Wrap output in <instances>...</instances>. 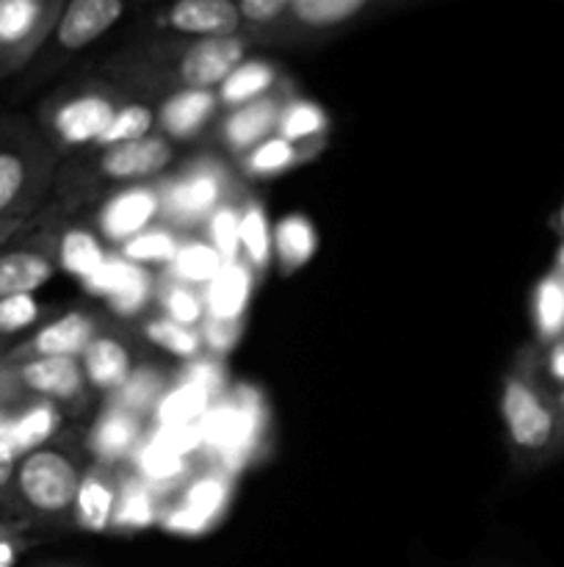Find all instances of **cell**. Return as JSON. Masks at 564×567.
<instances>
[{
  "label": "cell",
  "mask_w": 564,
  "mask_h": 567,
  "mask_svg": "<svg viewBox=\"0 0 564 567\" xmlns=\"http://www.w3.org/2000/svg\"><path fill=\"white\" fill-rule=\"evenodd\" d=\"M42 219H44V210H39V214L9 216V219H0V249H6L11 241H17L20 236L31 233L33 227L42 225Z\"/></svg>",
  "instance_id": "cell-46"
},
{
  "label": "cell",
  "mask_w": 564,
  "mask_h": 567,
  "mask_svg": "<svg viewBox=\"0 0 564 567\" xmlns=\"http://www.w3.org/2000/svg\"><path fill=\"white\" fill-rule=\"evenodd\" d=\"M205 233H208V241L213 244L216 252L224 258V264L241 260V208L236 203L224 199L205 221Z\"/></svg>",
  "instance_id": "cell-40"
},
{
  "label": "cell",
  "mask_w": 564,
  "mask_h": 567,
  "mask_svg": "<svg viewBox=\"0 0 564 567\" xmlns=\"http://www.w3.org/2000/svg\"><path fill=\"white\" fill-rule=\"evenodd\" d=\"M227 199V172L213 161H199L160 186V219L175 230L205 225Z\"/></svg>",
  "instance_id": "cell-9"
},
{
  "label": "cell",
  "mask_w": 564,
  "mask_h": 567,
  "mask_svg": "<svg viewBox=\"0 0 564 567\" xmlns=\"http://www.w3.org/2000/svg\"><path fill=\"white\" fill-rule=\"evenodd\" d=\"M155 291H158V280H155V275L149 269H144V266H138L136 275L130 277V282H127L116 297L108 299L111 313L122 316V319H133V316L147 310V305L155 299Z\"/></svg>",
  "instance_id": "cell-43"
},
{
  "label": "cell",
  "mask_w": 564,
  "mask_h": 567,
  "mask_svg": "<svg viewBox=\"0 0 564 567\" xmlns=\"http://www.w3.org/2000/svg\"><path fill=\"white\" fill-rule=\"evenodd\" d=\"M119 109V97L108 86H81L55 97L44 109V133L50 147L81 150L94 147L111 116Z\"/></svg>",
  "instance_id": "cell-6"
},
{
  "label": "cell",
  "mask_w": 564,
  "mask_h": 567,
  "mask_svg": "<svg viewBox=\"0 0 564 567\" xmlns=\"http://www.w3.org/2000/svg\"><path fill=\"white\" fill-rule=\"evenodd\" d=\"M130 460L133 474L142 476L144 482H149L160 493L180 485L188 476V471H191V457H182L175 449L166 446L153 430H149V435H144V441L138 443L136 454Z\"/></svg>",
  "instance_id": "cell-25"
},
{
  "label": "cell",
  "mask_w": 564,
  "mask_h": 567,
  "mask_svg": "<svg viewBox=\"0 0 564 567\" xmlns=\"http://www.w3.org/2000/svg\"><path fill=\"white\" fill-rule=\"evenodd\" d=\"M55 169V150L22 122L0 125V219L39 214Z\"/></svg>",
  "instance_id": "cell-4"
},
{
  "label": "cell",
  "mask_w": 564,
  "mask_h": 567,
  "mask_svg": "<svg viewBox=\"0 0 564 567\" xmlns=\"http://www.w3.org/2000/svg\"><path fill=\"white\" fill-rule=\"evenodd\" d=\"M175 161L169 138L147 136L138 142L114 144V147L100 150L94 161V175L105 183H147L153 177L164 175L169 164Z\"/></svg>",
  "instance_id": "cell-15"
},
{
  "label": "cell",
  "mask_w": 564,
  "mask_h": 567,
  "mask_svg": "<svg viewBox=\"0 0 564 567\" xmlns=\"http://www.w3.org/2000/svg\"><path fill=\"white\" fill-rule=\"evenodd\" d=\"M81 365L86 385L103 393L119 391L136 369L130 347L116 336H94L86 352L81 354Z\"/></svg>",
  "instance_id": "cell-23"
},
{
  "label": "cell",
  "mask_w": 564,
  "mask_h": 567,
  "mask_svg": "<svg viewBox=\"0 0 564 567\" xmlns=\"http://www.w3.org/2000/svg\"><path fill=\"white\" fill-rule=\"evenodd\" d=\"M22 454L17 452V446L6 437H0V504H3L6 493H9L11 482H14L17 463H20Z\"/></svg>",
  "instance_id": "cell-47"
},
{
  "label": "cell",
  "mask_w": 564,
  "mask_h": 567,
  "mask_svg": "<svg viewBox=\"0 0 564 567\" xmlns=\"http://www.w3.org/2000/svg\"><path fill=\"white\" fill-rule=\"evenodd\" d=\"M326 131H330V116L324 114L318 103H313V100H288V103H282L276 136L288 138V142L304 150L310 142H321Z\"/></svg>",
  "instance_id": "cell-33"
},
{
  "label": "cell",
  "mask_w": 564,
  "mask_h": 567,
  "mask_svg": "<svg viewBox=\"0 0 564 567\" xmlns=\"http://www.w3.org/2000/svg\"><path fill=\"white\" fill-rule=\"evenodd\" d=\"M254 291V269L243 260H230L221 266L219 275L202 288L205 299V319L221 321H241L247 313L249 299Z\"/></svg>",
  "instance_id": "cell-22"
},
{
  "label": "cell",
  "mask_w": 564,
  "mask_h": 567,
  "mask_svg": "<svg viewBox=\"0 0 564 567\" xmlns=\"http://www.w3.org/2000/svg\"><path fill=\"white\" fill-rule=\"evenodd\" d=\"M55 271V233L42 225L33 227L31 233L0 249V299L39 291L53 280Z\"/></svg>",
  "instance_id": "cell-12"
},
{
  "label": "cell",
  "mask_w": 564,
  "mask_h": 567,
  "mask_svg": "<svg viewBox=\"0 0 564 567\" xmlns=\"http://www.w3.org/2000/svg\"><path fill=\"white\" fill-rule=\"evenodd\" d=\"M318 249V233L304 214H288L274 225V252L285 275L302 269Z\"/></svg>",
  "instance_id": "cell-30"
},
{
  "label": "cell",
  "mask_w": 564,
  "mask_h": 567,
  "mask_svg": "<svg viewBox=\"0 0 564 567\" xmlns=\"http://www.w3.org/2000/svg\"><path fill=\"white\" fill-rule=\"evenodd\" d=\"M280 114H282V97L274 92L254 100V103L241 105V109H232L219 125L221 144H224L230 153L247 155L249 150L258 147L260 142H265V138L276 131V125H280Z\"/></svg>",
  "instance_id": "cell-19"
},
{
  "label": "cell",
  "mask_w": 564,
  "mask_h": 567,
  "mask_svg": "<svg viewBox=\"0 0 564 567\" xmlns=\"http://www.w3.org/2000/svg\"><path fill=\"white\" fill-rule=\"evenodd\" d=\"M160 496L164 493L155 491L142 476H119V496H116L114 509L116 529H144V526L153 524L160 509H164Z\"/></svg>",
  "instance_id": "cell-28"
},
{
  "label": "cell",
  "mask_w": 564,
  "mask_h": 567,
  "mask_svg": "<svg viewBox=\"0 0 564 567\" xmlns=\"http://www.w3.org/2000/svg\"><path fill=\"white\" fill-rule=\"evenodd\" d=\"M116 496H119V476L111 465L94 463L83 474L72 504V520L83 532H108L114 526Z\"/></svg>",
  "instance_id": "cell-20"
},
{
  "label": "cell",
  "mask_w": 564,
  "mask_h": 567,
  "mask_svg": "<svg viewBox=\"0 0 564 567\" xmlns=\"http://www.w3.org/2000/svg\"><path fill=\"white\" fill-rule=\"evenodd\" d=\"M219 111V97L216 92H199V89H177L160 103L158 109V127L164 131V138H188L199 136L208 127Z\"/></svg>",
  "instance_id": "cell-21"
},
{
  "label": "cell",
  "mask_w": 564,
  "mask_h": 567,
  "mask_svg": "<svg viewBox=\"0 0 564 567\" xmlns=\"http://www.w3.org/2000/svg\"><path fill=\"white\" fill-rule=\"evenodd\" d=\"M160 219V186H149V183H133V186L119 188L111 194L103 205H100L97 216H94V230L103 241L127 244L153 227Z\"/></svg>",
  "instance_id": "cell-14"
},
{
  "label": "cell",
  "mask_w": 564,
  "mask_h": 567,
  "mask_svg": "<svg viewBox=\"0 0 564 567\" xmlns=\"http://www.w3.org/2000/svg\"><path fill=\"white\" fill-rule=\"evenodd\" d=\"M158 291H155V297H158V305L160 310H164L166 319L177 321V324L182 327H194V330H199L205 321V299L202 293L197 291V288L191 286H182V282H175L171 277H166V280H158Z\"/></svg>",
  "instance_id": "cell-39"
},
{
  "label": "cell",
  "mask_w": 564,
  "mask_h": 567,
  "mask_svg": "<svg viewBox=\"0 0 564 567\" xmlns=\"http://www.w3.org/2000/svg\"><path fill=\"white\" fill-rule=\"evenodd\" d=\"M108 258L111 255L103 247V238L92 227L72 225L55 233V264L64 275L75 277V280H88L94 271L103 269Z\"/></svg>",
  "instance_id": "cell-24"
},
{
  "label": "cell",
  "mask_w": 564,
  "mask_h": 567,
  "mask_svg": "<svg viewBox=\"0 0 564 567\" xmlns=\"http://www.w3.org/2000/svg\"><path fill=\"white\" fill-rule=\"evenodd\" d=\"M302 158H304L302 147H296V144H291L288 138L276 136L274 133V136H269L265 142H260L258 147L249 150V153L243 155L241 166L243 172L252 177H271L291 169V166L299 164Z\"/></svg>",
  "instance_id": "cell-38"
},
{
  "label": "cell",
  "mask_w": 564,
  "mask_h": 567,
  "mask_svg": "<svg viewBox=\"0 0 564 567\" xmlns=\"http://www.w3.org/2000/svg\"><path fill=\"white\" fill-rule=\"evenodd\" d=\"M562 225H564V208H562Z\"/></svg>",
  "instance_id": "cell-51"
},
{
  "label": "cell",
  "mask_w": 564,
  "mask_h": 567,
  "mask_svg": "<svg viewBox=\"0 0 564 567\" xmlns=\"http://www.w3.org/2000/svg\"><path fill=\"white\" fill-rule=\"evenodd\" d=\"M125 11L127 0H66L42 53L48 61H61L92 48L125 17Z\"/></svg>",
  "instance_id": "cell-11"
},
{
  "label": "cell",
  "mask_w": 564,
  "mask_h": 567,
  "mask_svg": "<svg viewBox=\"0 0 564 567\" xmlns=\"http://www.w3.org/2000/svg\"><path fill=\"white\" fill-rule=\"evenodd\" d=\"M216 399L205 388L194 385L188 380H177L175 385L166 388L160 402L153 410V426H186L199 424L205 419Z\"/></svg>",
  "instance_id": "cell-29"
},
{
  "label": "cell",
  "mask_w": 564,
  "mask_h": 567,
  "mask_svg": "<svg viewBox=\"0 0 564 567\" xmlns=\"http://www.w3.org/2000/svg\"><path fill=\"white\" fill-rule=\"evenodd\" d=\"M153 31L177 39L249 37L265 42L247 22L238 0H166L153 14Z\"/></svg>",
  "instance_id": "cell-8"
},
{
  "label": "cell",
  "mask_w": 564,
  "mask_h": 567,
  "mask_svg": "<svg viewBox=\"0 0 564 567\" xmlns=\"http://www.w3.org/2000/svg\"><path fill=\"white\" fill-rule=\"evenodd\" d=\"M144 441V419L127 413V410L111 408L100 415L86 435V452L100 465H119L136 454L138 443Z\"/></svg>",
  "instance_id": "cell-18"
},
{
  "label": "cell",
  "mask_w": 564,
  "mask_h": 567,
  "mask_svg": "<svg viewBox=\"0 0 564 567\" xmlns=\"http://www.w3.org/2000/svg\"><path fill=\"white\" fill-rule=\"evenodd\" d=\"M142 336L147 338L153 347L164 349V352H169L171 358H180L186 360V363L205 354V343H202V336H199V330L177 324V321L166 319V316H155V319L144 321Z\"/></svg>",
  "instance_id": "cell-37"
},
{
  "label": "cell",
  "mask_w": 564,
  "mask_h": 567,
  "mask_svg": "<svg viewBox=\"0 0 564 567\" xmlns=\"http://www.w3.org/2000/svg\"><path fill=\"white\" fill-rule=\"evenodd\" d=\"M418 3H431V0H288L276 33H280V42H304L307 37L343 31L382 11Z\"/></svg>",
  "instance_id": "cell-10"
},
{
  "label": "cell",
  "mask_w": 564,
  "mask_h": 567,
  "mask_svg": "<svg viewBox=\"0 0 564 567\" xmlns=\"http://www.w3.org/2000/svg\"><path fill=\"white\" fill-rule=\"evenodd\" d=\"M558 264H562V266H564V249H562V255H558Z\"/></svg>",
  "instance_id": "cell-50"
},
{
  "label": "cell",
  "mask_w": 564,
  "mask_h": 567,
  "mask_svg": "<svg viewBox=\"0 0 564 567\" xmlns=\"http://www.w3.org/2000/svg\"><path fill=\"white\" fill-rule=\"evenodd\" d=\"M263 399L254 388L236 385L230 393L216 399L213 408L199 421L202 454L213 460L216 468L236 474L258 452L263 441Z\"/></svg>",
  "instance_id": "cell-5"
},
{
  "label": "cell",
  "mask_w": 564,
  "mask_h": 567,
  "mask_svg": "<svg viewBox=\"0 0 564 567\" xmlns=\"http://www.w3.org/2000/svg\"><path fill=\"white\" fill-rule=\"evenodd\" d=\"M547 371H551L556 380L564 382V343H558V347H553L551 358H547Z\"/></svg>",
  "instance_id": "cell-49"
},
{
  "label": "cell",
  "mask_w": 564,
  "mask_h": 567,
  "mask_svg": "<svg viewBox=\"0 0 564 567\" xmlns=\"http://www.w3.org/2000/svg\"><path fill=\"white\" fill-rule=\"evenodd\" d=\"M501 421L512 460L525 474L545 468L564 452L562 402L547 391L534 349H523L503 377Z\"/></svg>",
  "instance_id": "cell-1"
},
{
  "label": "cell",
  "mask_w": 564,
  "mask_h": 567,
  "mask_svg": "<svg viewBox=\"0 0 564 567\" xmlns=\"http://www.w3.org/2000/svg\"><path fill=\"white\" fill-rule=\"evenodd\" d=\"M155 125H158V111H155L153 105L138 103V100L119 103V109L114 111L108 127H105L103 136L97 138L94 147L105 150V147H114V144L138 142V138L153 136Z\"/></svg>",
  "instance_id": "cell-36"
},
{
  "label": "cell",
  "mask_w": 564,
  "mask_h": 567,
  "mask_svg": "<svg viewBox=\"0 0 564 567\" xmlns=\"http://www.w3.org/2000/svg\"><path fill=\"white\" fill-rule=\"evenodd\" d=\"M274 252V230L269 225L265 208L254 199L241 205V260L254 271H263Z\"/></svg>",
  "instance_id": "cell-35"
},
{
  "label": "cell",
  "mask_w": 564,
  "mask_h": 567,
  "mask_svg": "<svg viewBox=\"0 0 564 567\" xmlns=\"http://www.w3.org/2000/svg\"><path fill=\"white\" fill-rule=\"evenodd\" d=\"M20 529L0 520V567H14L17 557H20Z\"/></svg>",
  "instance_id": "cell-48"
},
{
  "label": "cell",
  "mask_w": 564,
  "mask_h": 567,
  "mask_svg": "<svg viewBox=\"0 0 564 567\" xmlns=\"http://www.w3.org/2000/svg\"><path fill=\"white\" fill-rule=\"evenodd\" d=\"M6 360V358H3ZM25 399H44L53 404H72L86 393L81 358H28L6 360Z\"/></svg>",
  "instance_id": "cell-16"
},
{
  "label": "cell",
  "mask_w": 564,
  "mask_h": 567,
  "mask_svg": "<svg viewBox=\"0 0 564 567\" xmlns=\"http://www.w3.org/2000/svg\"><path fill=\"white\" fill-rule=\"evenodd\" d=\"M166 393V374L164 371L153 369V365H136L133 374L127 377L125 385L116 393H111V408L127 410V413L147 419L153 415L155 404Z\"/></svg>",
  "instance_id": "cell-32"
},
{
  "label": "cell",
  "mask_w": 564,
  "mask_h": 567,
  "mask_svg": "<svg viewBox=\"0 0 564 567\" xmlns=\"http://www.w3.org/2000/svg\"><path fill=\"white\" fill-rule=\"evenodd\" d=\"M83 474L86 471L81 468V457L70 446L53 441L44 443L22 454L0 509L39 524H59L72 518V504Z\"/></svg>",
  "instance_id": "cell-3"
},
{
  "label": "cell",
  "mask_w": 564,
  "mask_h": 567,
  "mask_svg": "<svg viewBox=\"0 0 564 567\" xmlns=\"http://www.w3.org/2000/svg\"><path fill=\"white\" fill-rule=\"evenodd\" d=\"M224 266V258L216 252L213 244L208 238H182L180 247H177L175 260H171L166 269H169V277L175 282H182V286L191 288H205L210 286L216 275Z\"/></svg>",
  "instance_id": "cell-31"
},
{
  "label": "cell",
  "mask_w": 564,
  "mask_h": 567,
  "mask_svg": "<svg viewBox=\"0 0 564 567\" xmlns=\"http://www.w3.org/2000/svg\"><path fill=\"white\" fill-rule=\"evenodd\" d=\"M44 316V305L33 293H14L0 299V338L22 336L39 324Z\"/></svg>",
  "instance_id": "cell-42"
},
{
  "label": "cell",
  "mask_w": 564,
  "mask_h": 567,
  "mask_svg": "<svg viewBox=\"0 0 564 567\" xmlns=\"http://www.w3.org/2000/svg\"><path fill=\"white\" fill-rule=\"evenodd\" d=\"M66 0H0V78L31 64L48 44Z\"/></svg>",
  "instance_id": "cell-7"
},
{
  "label": "cell",
  "mask_w": 564,
  "mask_h": 567,
  "mask_svg": "<svg viewBox=\"0 0 564 567\" xmlns=\"http://www.w3.org/2000/svg\"><path fill=\"white\" fill-rule=\"evenodd\" d=\"M61 426L59 404L44 402V399H28L11 415L9 441L14 443L17 452L28 454L33 449L44 446L55 437Z\"/></svg>",
  "instance_id": "cell-26"
},
{
  "label": "cell",
  "mask_w": 564,
  "mask_h": 567,
  "mask_svg": "<svg viewBox=\"0 0 564 567\" xmlns=\"http://www.w3.org/2000/svg\"><path fill=\"white\" fill-rule=\"evenodd\" d=\"M230 476L232 474L213 465V468L202 471L191 482H186L180 496L164 507L160 520H164L166 529L182 532V535H197V532L208 529L230 502Z\"/></svg>",
  "instance_id": "cell-13"
},
{
  "label": "cell",
  "mask_w": 564,
  "mask_h": 567,
  "mask_svg": "<svg viewBox=\"0 0 564 567\" xmlns=\"http://www.w3.org/2000/svg\"><path fill=\"white\" fill-rule=\"evenodd\" d=\"M180 241L182 238L177 236L175 227L153 225L127 244H122L119 255L130 264L144 266V269H158V266H169L175 260Z\"/></svg>",
  "instance_id": "cell-34"
},
{
  "label": "cell",
  "mask_w": 564,
  "mask_h": 567,
  "mask_svg": "<svg viewBox=\"0 0 564 567\" xmlns=\"http://www.w3.org/2000/svg\"><path fill=\"white\" fill-rule=\"evenodd\" d=\"M94 336H97V324H94L92 316L83 313V310H66V313L44 321L28 341L17 343L0 358H81Z\"/></svg>",
  "instance_id": "cell-17"
},
{
  "label": "cell",
  "mask_w": 564,
  "mask_h": 567,
  "mask_svg": "<svg viewBox=\"0 0 564 567\" xmlns=\"http://www.w3.org/2000/svg\"><path fill=\"white\" fill-rule=\"evenodd\" d=\"M276 70L274 64L260 59H247L241 66L227 75V81L221 83L216 97H219V105L224 109H241V105L254 103V100L265 97L276 89Z\"/></svg>",
  "instance_id": "cell-27"
},
{
  "label": "cell",
  "mask_w": 564,
  "mask_h": 567,
  "mask_svg": "<svg viewBox=\"0 0 564 567\" xmlns=\"http://www.w3.org/2000/svg\"><path fill=\"white\" fill-rule=\"evenodd\" d=\"M199 336H202L205 352L210 358L216 354H227L241 338V321H221V319H205L202 327H199Z\"/></svg>",
  "instance_id": "cell-45"
},
{
  "label": "cell",
  "mask_w": 564,
  "mask_h": 567,
  "mask_svg": "<svg viewBox=\"0 0 564 567\" xmlns=\"http://www.w3.org/2000/svg\"><path fill=\"white\" fill-rule=\"evenodd\" d=\"M258 44L249 37L224 39H177L155 37L138 48L125 50L114 61V70L136 81L158 83L169 89H199L213 92L236 66L247 61L249 48Z\"/></svg>",
  "instance_id": "cell-2"
},
{
  "label": "cell",
  "mask_w": 564,
  "mask_h": 567,
  "mask_svg": "<svg viewBox=\"0 0 564 567\" xmlns=\"http://www.w3.org/2000/svg\"><path fill=\"white\" fill-rule=\"evenodd\" d=\"M534 319L542 338H558L564 332V282L556 275L536 286Z\"/></svg>",
  "instance_id": "cell-41"
},
{
  "label": "cell",
  "mask_w": 564,
  "mask_h": 567,
  "mask_svg": "<svg viewBox=\"0 0 564 567\" xmlns=\"http://www.w3.org/2000/svg\"><path fill=\"white\" fill-rule=\"evenodd\" d=\"M177 380H188L194 382V385L205 388L213 399L224 396V369H221L219 360L210 358V354H202V358L197 360H188V363L182 365Z\"/></svg>",
  "instance_id": "cell-44"
}]
</instances>
